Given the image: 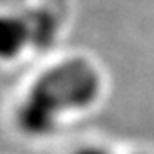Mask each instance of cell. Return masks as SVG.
I'll return each instance as SVG.
<instances>
[{
    "label": "cell",
    "instance_id": "cell-1",
    "mask_svg": "<svg viewBox=\"0 0 154 154\" xmlns=\"http://www.w3.org/2000/svg\"><path fill=\"white\" fill-rule=\"evenodd\" d=\"M99 93L101 77L88 60H63L31 84L16 110V125L28 137H46L62 115L93 106Z\"/></svg>",
    "mask_w": 154,
    "mask_h": 154
},
{
    "label": "cell",
    "instance_id": "cell-2",
    "mask_svg": "<svg viewBox=\"0 0 154 154\" xmlns=\"http://www.w3.org/2000/svg\"><path fill=\"white\" fill-rule=\"evenodd\" d=\"M33 46L28 14L0 12V62H12Z\"/></svg>",
    "mask_w": 154,
    "mask_h": 154
},
{
    "label": "cell",
    "instance_id": "cell-3",
    "mask_svg": "<svg viewBox=\"0 0 154 154\" xmlns=\"http://www.w3.org/2000/svg\"><path fill=\"white\" fill-rule=\"evenodd\" d=\"M72 154H110L106 151L105 147H101V146H81V147H77L75 151Z\"/></svg>",
    "mask_w": 154,
    "mask_h": 154
}]
</instances>
